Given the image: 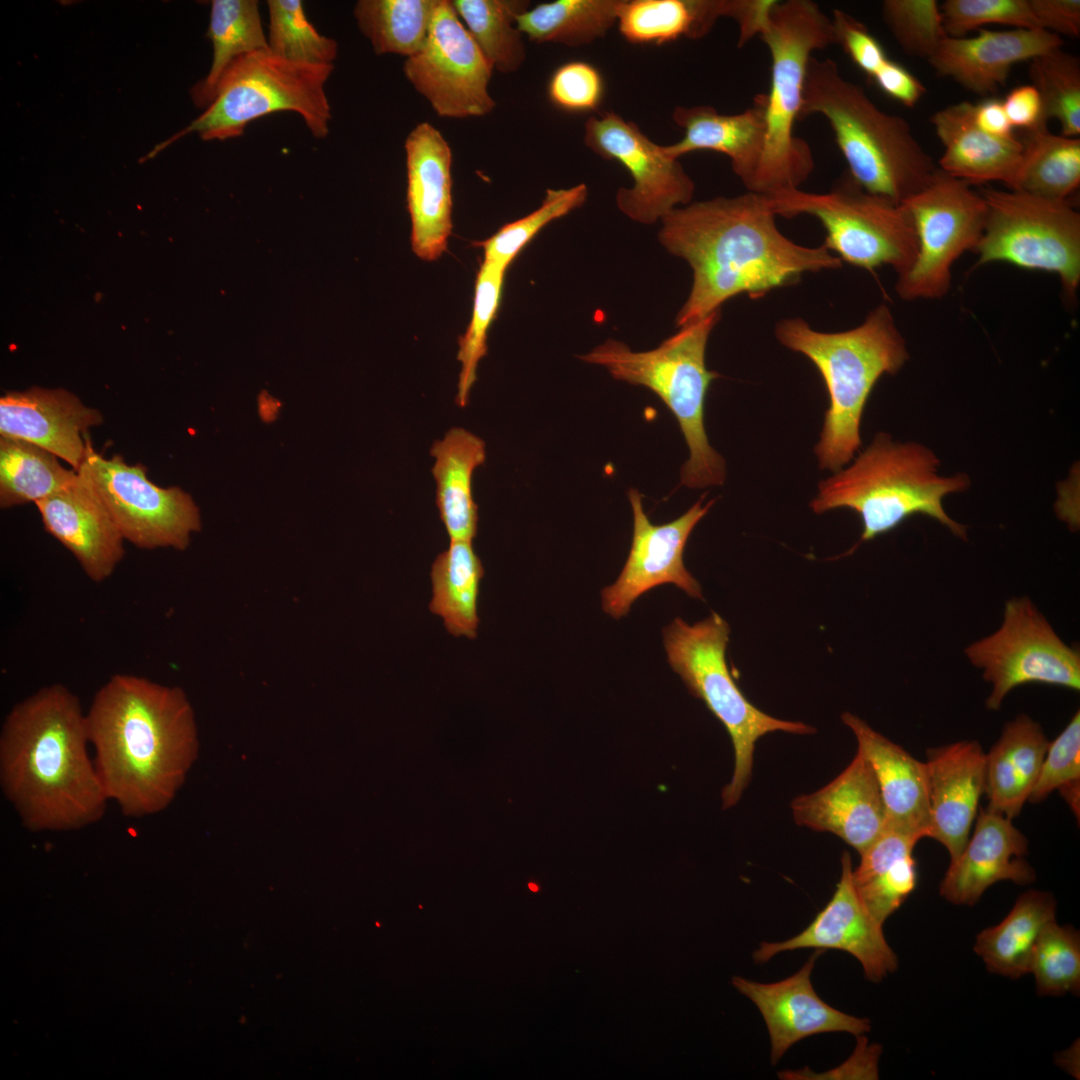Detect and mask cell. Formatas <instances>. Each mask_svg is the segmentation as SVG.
<instances>
[{
  "label": "cell",
  "instance_id": "5",
  "mask_svg": "<svg viewBox=\"0 0 1080 1080\" xmlns=\"http://www.w3.org/2000/svg\"><path fill=\"white\" fill-rule=\"evenodd\" d=\"M814 114L828 121L848 174L871 194L902 204L938 168L909 123L881 110L831 58L812 56L807 64L799 119Z\"/></svg>",
  "mask_w": 1080,
  "mask_h": 1080
},
{
  "label": "cell",
  "instance_id": "17",
  "mask_svg": "<svg viewBox=\"0 0 1080 1080\" xmlns=\"http://www.w3.org/2000/svg\"><path fill=\"white\" fill-rule=\"evenodd\" d=\"M583 143L593 153L620 163L633 184L616 192V205L629 219L654 224L677 207L691 203L695 185L678 159L653 142L632 121L613 111L584 123Z\"/></svg>",
  "mask_w": 1080,
  "mask_h": 1080
},
{
  "label": "cell",
  "instance_id": "6",
  "mask_svg": "<svg viewBox=\"0 0 1080 1080\" xmlns=\"http://www.w3.org/2000/svg\"><path fill=\"white\" fill-rule=\"evenodd\" d=\"M939 464L925 445L895 442L879 432L849 467L819 482L810 507L817 514L849 508L860 516L862 534L851 551L914 514L929 516L954 536L966 539V526L946 513L943 499L968 489L970 478L965 473L942 476Z\"/></svg>",
  "mask_w": 1080,
  "mask_h": 1080
},
{
  "label": "cell",
  "instance_id": "44",
  "mask_svg": "<svg viewBox=\"0 0 1080 1080\" xmlns=\"http://www.w3.org/2000/svg\"><path fill=\"white\" fill-rule=\"evenodd\" d=\"M505 270L482 262L475 282L474 304L469 326L459 339L457 359L461 363L456 403L465 407L476 381V370L487 353V333L498 311Z\"/></svg>",
  "mask_w": 1080,
  "mask_h": 1080
},
{
  "label": "cell",
  "instance_id": "38",
  "mask_svg": "<svg viewBox=\"0 0 1080 1080\" xmlns=\"http://www.w3.org/2000/svg\"><path fill=\"white\" fill-rule=\"evenodd\" d=\"M1023 143L1022 163L1011 190L1067 201L1080 184L1079 137L1053 134L1044 124L1028 131Z\"/></svg>",
  "mask_w": 1080,
  "mask_h": 1080
},
{
  "label": "cell",
  "instance_id": "52",
  "mask_svg": "<svg viewBox=\"0 0 1080 1080\" xmlns=\"http://www.w3.org/2000/svg\"><path fill=\"white\" fill-rule=\"evenodd\" d=\"M837 45L870 78L889 59L886 52L868 28L850 14L835 9L831 18Z\"/></svg>",
  "mask_w": 1080,
  "mask_h": 1080
},
{
  "label": "cell",
  "instance_id": "41",
  "mask_svg": "<svg viewBox=\"0 0 1080 1080\" xmlns=\"http://www.w3.org/2000/svg\"><path fill=\"white\" fill-rule=\"evenodd\" d=\"M451 3L493 70L512 73L522 66L526 49L515 21L518 14L529 8V1L452 0Z\"/></svg>",
  "mask_w": 1080,
  "mask_h": 1080
},
{
  "label": "cell",
  "instance_id": "33",
  "mask_svg": "<svg viewBox=\"0 0 1080 1080\" xmlns=\"http://www.w3.org/2000/svg\"><path fill=\"white\" fill-rule=\"evenodd\" d=\"M1055 912L1051 893L1028 890L1000 923L977 934L974 951L989 972L1018 979L1029 973L1033 950L1046 925L1055 920Z\"/></svg>",
  "mask_w": 1080,
  "mask_h": 1080
},
{
  "label": "cell",
  "instance_id": "19",
  "mask_svg": "<svg viewBox=\"0 0 1080 1080\" xmlns=\"http://www.w3.org/2000/svg\"><path fill=\"white\" fill-rule=\"evenodd\" d=\"M841 877L827 905L806 929L781 942H762L754 952L764 963L780 952L815 948L845 951L862 965L866 978L879 982L898 966L883 929L861 902L852 879V861L845 851L841 857Z\"/></svg>",
  "mask_w": 1080,
  "mask_h": 1080
},
{
  "label": "cell",
  "instance_id": "12",
  "mask_svg": "<svg viewBox=\"0 0 1080 1080\" xmlns=\"http://www.w3.org/2000/svg\"><path fill=\"white\" fill-rule=\"evenodd\" d=\"M982 236L973 249L977 264L1005 262L1054 273L1063 294L1074 301L1080 285V214L1067 201L1015 190L985 188Z\"/></svg>",
  "mask_w": 1080,
  "mask_h": 1080
},
{
  "label": "cell",
  "instance_id": "22",
  "mask_svg": "<svg viewBox=\"0 0 1080 1080\" xmlns=\"http://www.w3.org/2000/svg\"><path fill=\"white\" fill-rule=\"evenodd\" d=\"M102 422L99 410L62 388L35 386L0 398V436L38 445L76 471L85 456L89 429Z\"/></svg>",
  "mask_w": 1080,
  "mask_h": 1080
},
{
  "label": "cell",
  "instance_id": "32",
  "mask_svg": "<svg viewBox=\"0 0 1080 1080\" xmlns=\"http://www.w3.org/2000/svg\"><path fill=\"white\" fill-rule=\"evenodd\" d=\"M435 458L436 505L450 541H472L478 530V506L473 498V474L485 462V442L455 427L431 447Z\"/></svg>",
  "mask_w": 1080,
  "mask_h": 1080
},
{
  "label": "cell",
  "instance_id": "2",
  "mask_svg": "<svg viewBox=\"0 0 1080 1080\" xmlns=\"http://www.w3.org/2000/svg\"><path fill=\"white\" fill-rule=\"evenodd\" d=\"M86 712L60 683L16 703L0 731V787L32 832L75 831L100 821L109 802L93 758Z\"/></svg>",
  "mask_w": 1080,
  "mask_h": 1080
},
{
  "label": "cell",
  "instance_id": "16",
  "mask_svg": "<svg viewBox=\"0 0 1080 1080\" xmlns=\"http://www.w3.org/2000/svg\"><path fill=\"white\" fill-rule=\"evenodd\" d=\"M403 71L441 117H481L495 108L493 68L449 0H437L424 44Z\"/></svg>",
  "mask_w": 1080,
  "mask_h": 1080
},
{
  "label": "cell",
  "instance_id": "46",
  "mask_svg": "<svg viewBox=\"0 0 1080 1080\" xmlns=\"http://www.w3.org/2000/svg\"><path fill=\"white\" fill-rule=\"evenodd\" d=\"M1029 973L1039 996L1080 992V934L1071 925L1049 922L1033 950Z\"/></svg>",
  "mask_w": 1080,
  "mask_h": 1080
},
{
  "label": "cell",
  "instance_id": "50",
  "mask_svg": "<svg viewBox=\"0 0 1080 1080\" xmlns=\"http://www.w3.org/2000/svg\"><path fill=\"white\" fill-rule=\"evenodd\" d=\"M1080 781V713L1077 711L1064 730L1049 743L1039 776L1028 798L1040 803L1052 791Z\"/></svg>",
  "mask_w": 1080,
  "mask_h": 1080
},
{
  "label": "cell",
  "instance_id": "29",
  "mask_svg": "<svg viewBox=\"0 0 1080 1080\" xmlns=\"http://www.w3.org/2000/svg\"><path fill=\"white\" fill-rule=\"evenodd\" d=\"M841 719L854 733L857 750L874 772L885 809L886 828L919 840L928 837L930 810L925 762L914 758L858 716L845 712Z\"/></svg>",
  "mask_w": 1080,
  "mask_h": 1080
},
{
  "label": "cell",
  "instance_id": "53",
  "mask_svg": "<svg viewBox=\"0 0 1080 1080\" xmlns=\"http://www.w3.org/2000/svg\"><path fill=\"white\" fill-rule=\"evenodd\" d=\"M1041 29L1078 38L1080 36L1079 0H1028Z\"/></svg>",
  "mask_w": 1080,
  "mask_h": 1080
},
{
  "label": "cell",
  "instance_id": "43",
  "mask_svg": "<svg viewBox=\"0 0 1080 1080\" xmlns=\"http://www.w3.org/2000/svg\"><path fill=\"white\" fill-rule=\"evenodd\" d=\"M588 188L579 183L570 188L547 189L541 205L526 216L502 226L490 238L475 243L483 248L484 262L503 270L520 251L550 222L581 207L587 200Z\"/></svg>",
  "mask_w": 1080,
  "mask_h": 1080
},
{
  "label": "cell",
  "instance_id": "8",
  "mask_svg": "<svg viewBox=\"0 0 1080 1080\" xmlns=\"http://www.w3.org/2000/svg\"><path fill=\"white\" fill-rule=\"evenodd\" d=\"M758 36L771 56L762 159L748 192L772 195L799 189L814 168L809 144L794 135L807 64L815 50L837 45L832 20L811 0H773Z\"/></svg>",
  "mask_w": 1080,
  "mask_h": 1080
},
{
  "label": "cell",
  "instance_id": "23",
  "mask_svg": "<svg viewBox=\"0 0 1080 1080\" xmlns=\"http://www.w3.org/2000/svg\"><path fill=\"white\" fill-rule=\"evenodd\" d=\"M1028 840L1012 820L980 808L972 836L940 883V895L956 905L972 906L993 884L1008 880L1018 885L1035 881L1025 860Z\"/></svg>",
  "mask_w": 1080,
  "mask_h": 1080
},
{
  "label": "cell",
  "instance_id": "10",
  "mask_svg": "<svg viewBox=\"0 0 1080 1080\" xmlns=\"http://www.w3.org/2000/svg\"><path fill=\"white\" fill-rule=\"evenodd\" d=\"M333 69L289 61L269 49L243 55L227 68L207 109L149 157L193 132L203 140L239 137L251 121L279 111L296 112L315 138H324L331 119L325 84Z\"/></svg>",
  "mask_w": 1080,
  "mask_h": 1080
},
{
  "label": "cell",
  "instance_id": "18",
  "mask_svg": "<svg viewBox=\"0 0 1080 1080\" xmlns=\"http://www.w3.org/2000/svg\"><path fill=\"white\" fill-rule=\"evenodd\" d=\"M628 498L633 511L631 546L617 580L601 591L603 610L620 619L640 596L663 584H673L690 597L702 600L701 586L686 569L683 553L692 530L715 500L703 506L705 495H702L677 519L655 525L643 509L642 494L630 488Z\"/></svg>",
  "mask_w": 1080,
  "mask_h": 1080
},
{
  "label": "cell",
  "instance_id": "13",
  "mask_svg": "<svg viewBox=\"0 0 1080 1080\" xmlns=\"http://www.w3.org/2000/svg\"><path fill=\"white\" fill-rule=\"evenodd\" d=\"M902 205L909 213L917 239L910 268L895 285L906 301L940 299L951 287L952 266L973 251L986 222L987 205L967 182L937 168L930 182Z\"/></svg>",
  "mask_w": 1080,
  "mask_h": 1080
},
{
  "label": "cell",
  "instance_id": "37",
  "mask_svg": "<svg viewBox=\"0 0 1080 1080\" xmlns=\"http://www.w3.org/2000/svg\"><path fill=\"white\" fill-rule=\"evenodd\" d=\"M207 36L213 47L212 64L191 92L200 106L212 102L223 74L237 58L269 49L256 0L212 1Z\"/></svg>",
  "mask_w": 1080,
  "mask_h": 1080
},
{
  "label": "cell",
  "instance_id": "36",
  "mask_svg": "<svg viewBox=\"0 0 1080 1080\" xmlns=\"http://www.w3.org/2000/svg\"><path fill=\"white\" fill-rule=\"evenodd\" d=\"M622 0H556L516 16L518 30L537 43L589 45L617 24Z\"/></svg>",
  "mask_w": 1080,
  "mask_h": 1080
},
{
  "label": "cell",
  "instance_id": "27",
  "mask_svg": "<svg viewBox=\"0 0 1080 1080\" xmlns=\"http://www.w3.org/2000/svg\"><path fill=\"white\" fill-rule=\"evenodd\" d=\"M1060 36L1044 29L994 31L980 29L974 37H949L928 62L938 75L965 89L988 96L1005 85L1012 67L1061 48Z\"/></svg>",
  "mask_w": 1080,
  "mask_h": 1080
},
{
  "label": "cell",
  "instance_id": "51",
  "mask_svg": "<svg viewBox=\"0 0 1080 1080\" xmlns=\"http://www.w3.org/2000/svg\"><path fill=\"white\" fill-rule=\"evenodd\" d=\"M548 95L557 107L569 112L596 110L603 99L604 81L599 70L585 61L559 66L548 83Z\"/></svg>",
  "mask_w": 1080,
  "mask_h": 1080
},
{
  "label": "cell",
  "instance_id": "55",
  "mask_svg": "<svg viewBox=\"0 0 1080 1080\" xmlns=\"http://www.w3.org/2000/svg\"><path fill=\"white\" fill-rule=\"evenodd\" d=\"M1002 102L1013 128L1020 127L1031 131L1047 124L1043 119L1040 94L1032 84L1015 87Z\"/></svg>",
  "mask_w": 1080,
  "mask_h": 1080
},
{
  "label": "cell",
  "instance_id": "54",
  "mask_svg": "<svg viewBox=\"0 0 1080 1080\" xmlns=\"http://www.w3.org/2000/svg\"><path fill=\"white\" fill-rule=\"evenodd\" d=\"M878 88L902 105L914 107L926 92L923 83L903 65L888 59L871 78Z\"/></svg>",
  "mask_w": 1080,
  "mask_h": 1080
},
{
  "label": "cell",
  "instance_id": "20",
  "mask_svg": "<svg viewBox=\"0 0 1080 1080\" xmlns=\"http://www.w3.org/2000/svg\"><path fill=\"white\" fill-rule=\"evenodd\" d=\"M822 949L810 956L792 976L773 983L733 977L734 987L759 1009L771 1043V1062L776 1064L798 1041L820 1033L848 1032L855 1036L870 1031V1021L831 1007L815 992L811 983L814 964Z\"/></svg>",
  "mask_w": 1080,
  "mask_h": 1080
},
{
  "label": "cell",
  "instance_id": "40",
  "mask_svg": "<svg viewBox=\"0 0 1080 1080\" xmlns=\"http://www.w3.org/2000/svg\"><path fill=\"white\" fill-rule=\"evenodd\" d=\"M437 0H359L354 17L376 54L406 58L424 44Z\"/></svg>",
  "mask_w": 1080,
  "mask_h": 1080
},
{
  "label": "cell",
  "instance_id": "11",
  "mask_svg": "<svg viewBox=\"0 0 1080 1080\" xmlns=\"http://www.w3.org/2000/svg\"><path fill=\"white\" fill-rule=\"evenodd\" d=\"M766 196L776 216L817 218L826 232L823 245L842 262L866 270L886 265L899 276L915 259L917 239L905 207L865 191L847 171L826 193L793 189Z\"/></svg>",
  "mask_w": 1080,
  "mask_h": 1080
},
{
  "label": "cell",
  "instance_id": "9",
  "mask_svg": "<svg viewBox=\"0 0 1080 1080\" xmlns=\"http://www.w3.org/2000/svg\"><path fill=\"white\" fill-rule=\"evenodd\" d=\"M730 627L716 612L692 625L677 617L663 628V643L670 667L689 693L704 702L723 724L734 749V769L722 790L723 808L738 803L747 788L757 741L782 731L812 734L816 729L800 721L775 718L758 709L742 693L726 662Z\"/></svg>",
  "mask_w": 1080,
  "mask_h": 1080
},
{
  "label": "cell",
  "instance_id": "47",
  "mask_svg": "<svg viewBox=\"0 0 1080 1080\" xmlns=\"http://www.w3.org/2000/svg\"><path fill=\"white\" fill-rule=\"evenodd\" d=\"M883 21L902 50L930 59L948 36L936 0H885Z\"/></svg>",
  "mask_w": 1080,
  "mask_h": 1080
},
{
  "label": "cell",
  "instance_id": "45",
  "mask_svg": "<svg viewBox=\"0 0 1080 1080\" xmlns=\"http://www.w3.org/2000/svg\"><path fill=\"white\" fill-rule=\"evenodd\" d=\"M268 48L273 54L293 62L331 65L337 57V42L321 35L307 19L300 0H269Z\"/></svg>",
  "mask_w": 1080,
  "mask_h": 1080
},
{
  "label": "cell",
  "instance_id": "24",
  "mask_svg": "<svg viewBox=\"0 0 1080 1080\" xmlns=\"http://www.w3.org/2000/svg\"><path fill=\"white\" fill-rule=\"evenodd\" d=\"M794 821L841 838L859 854L886 828V816L874 772L857 750L848 766L832 781L791 802Z\"/></svg>",
  "mask_w": 1080,
  "mask_h": 1080
},
{
  "label": "cell",
  "instance_id": "25",
  "mask_svg": "<svg viewBox=\"0 0 1080 1080\" xmlns=\"http://www.w3.org/2000/svg\"><path fill=\"white\" fill-rule=\"evenodd\" d=\"M930 810L928 837L956 859L965 847L985 790V753L977 741H959L927 750Z\"/></svg>",
  "mask_w": 1080,
  "mask_h": 1080
},
{
  "label": "cell",
  "instance_id": "42",
  "mask_svg": "<svg viewBox=\"0 0 1080 1080\" xmlns=\"http://www.w3.org/2000/svg\"><path fill=\"white\" fill-rule=\"evenodd\" d=\"M1029 77L1038 90L1043 119L1060 123L1062 135L1080 134V60L1061 48L1031 59Z\"/></svg>",
  "mask_w": 1080,
  "mask_h": 1080
},
{
  "label": "cell",
  "instance_id": "7",
  "mask_svg": "<svg viewBox=\"0 0 1080 1080\" xmlns=\"http://www.w3.org/2000/svg\"><path fill=\"white\" fill-rule=\"evenodd\" d=\"M720 316L717 310L686 324L652 350L636 352L608 339L579 357L605 367L617 380L648 388L669 408L689 449L681 468V484L688 488L722 485L726 475L725 461L710 445L704 425L706 395L720 377L707 369L706 347Z\"/></svg>",
  "mask_w": 1080,
  "mask_h": 1080
},
{
  "label": "cell",
  "instance_id": "48",
  "mask_svg": "<svg viewBox=\"0 0 1080 1080\" xmlns=\"http://www.w3.org/2000/svg\"><path fill=\"white\" fill-rule=\"evenodd\" d=\"M940 8L949 37H964L989 24L1041 29L1028 0H947Z\"/></svg>",
  "mask_w": 1080,
  "mask_h": 1080
},
{
  "label": "cell",
  "instance_id": "1",
  "mask_svg": "<svg viewBox=\"0 0 1080 1080\" xmlns=\"http://www.w3.org/2000/svg\"><path fill=\"white\" fill-rule=\"evenodd\" d=\"M775 217L766 195L747 192L689 203L660 220V243L693 272L677 327L720 310L734 296L761 298L796 284L804 273L841 268L823 244L806 247L788 239Z\"/></svg>",
  "mask_w": 1080,
  "mask_h": 1080
},
{
  "label": "cell",
  "instance_id": "3",
  "mask_svg": "<svg viewBox=\"0 0 1080 1080\" xmlns=\"http://www.w3.org/2000/svg\"><path fill=\"white\" fill-rule=\"evenodd\" d=\"M86 721L108 800L130 818L164 810L196 750L193 713L182 690L117 673L95 693Z\"/></svg>",
  "mask_w": 1080,
  "mask_h": 1080
},
{
  "label": "cell",
  "instance_id": "34",
  "mask_svg": "<svg viewBox=\"0 0 1080 1080\" xmlns=\"http://www.w3.org/2000/svg\"><path fill=\"white\" fill-rule=\"evenodd\" d=\"M729 0H622L617 26L632 44H655L681 37H705L721 17H728Z\"/></svg>",
  "mask_w": 1080,
  "mask_h": 1080
},
{
  "label": "cell",
  "instance_id": "35",
  "mask_svg": "<svg viewBox=\"0 0 1080 1080\" xmlns=\"http://www.w3.org/2000/svg\"><path fill=\"white\" fill-rule=\"evenodd\" d=\"M484 568L472 541H450L431 566L429 610L443 619L453 636L477 637L478 598Z\"/></svg>",
  "mask_w": 1080,
  "mask_h": 1080
},
{
  "label": "cell",
  "instance_id": "21",
  "mask_svg": "<svg viewBox=\"0 0 1080 1080\" xmlns=\"http://www.w3.org/2000/svg\"><path fill=\"white\" fill-rule=\"evenodd\" d=\"M407 207L413 252L435 261L446 250L452 230V153L441 132L428 122L405 140Z\"/></svg>",
  "mask_w": 1080,
  "mask_h": 1080
},
{
  "label": "cell",
  "instance_id": "31",
  "mask_svg": "<svg viewBox=\"0 0 1080 1080\" xmlns=\"http://www.w3.org/2000/svg\"><path fill=\"white\" fill-rule=\"evenodd\" d=\"M1049 742L1026 714L1008 721L985 754L987 809L1009 819L1019 815L1037 781Z\"/></svg>",
  "mask_w": 1080,
  "mask_h": 1080
},
{
  "label": "cell",
  "instance_id": "26",
  "mask_svg": "<svg viewBox=\"0 0 1080 1080\" xmlns=\"http://www.w3.org/2000/svg\"><path fill=\"white\" fill-rule=\"evenodd\" d=\"M35 505L44 529L73 554L90 580L100 583L113 574L124 557L125 539L79 473L71 484Z\"/></svg>",
  "mask_w": 1080,
  "mask_h": 1080
},
{
  "label": "cell",
  "instance_id": "56",
  "mask_svg": "<svg viewBox=\"0 0 1080 1080\" xmlns=\"http://www.w3.org/2000/svg\"><path fill=\"white\" fill-rule=\"evenodd\" d=\"M973 120L983 132L999 138L1014 137L1013 127L1006 115L1003 102L998 98H987L974 104Z\"/></svg>",
  "mask_w": 1080,
  "mask_h": 1080
},
{
  "label": "cell",
  "instance_id": "57",
  "mask_svg": "<svg viewBox=\"0 0 1080 1080\" xmlns=\"http://www.w3.org/2000/svg\"><path fill=\"white\" fill-rule=\"evenodd\" d=\"M1060 795L1069 805L1075 817L1079 819L1080 810V781L1071 782L1058 789Z\"/></svg>",
  "mask_w": 1080,
  "mask_h": 1080
},
{
  "label": "cell",
  "instance_id": "49",
  "mask_svg": "<svg viewBox=\"0 0 1080 1080\" xmlns=\"http://www.w3.org/2000/svg\"><path fill=\"white\" fill-rule=\"evenodd\" d=\"M853 883L864 907L883 925L916 888L917 864L907 855Z\"/></svg>",
  "mask_w": 1080,
  "mask_h": 1080
},
{
  "label": "cell",
  "instance_id": "4",
  "mask_svg": "<svg viewBox=\"0 0 1080 1080\" xmlns=\"http://www.w3.org/2000/svg\"><path fill=\"white\" fill-rule=\"evenodd\" d=\"M774 332L783 346L806 356L824 380L830 403L815 453L820 468L836 473L861 447V418L875 384L909 359L906 341L886 304L846 331H817L792 317L780 320Z\"/></svg>",
  "mask_w": 1080,
  "mask_h": 1080
},
{
  "label": "cell",
  "instance_id": "39",
  "mask_svg": "<svg viewBox=\"0 0 1080 1080\" xmlns=\"http://www.w3.org/2000/svg\"><path fill=\"white\" fill-rule=\"evenodd\" d=\"M33 443L0 436V506L8 509L36 503L71 484L77 471Z\"/></svg>",
  "mask_w": 1080,
  "mask_h": 1080
},
{
  "label": "cell",
  "instance_id": "28",
  "mask_svg": "<svg viewBox=\"0 0 1080 1080\" xmlns=\"http://www.w3.org/2000/svg\"><path fill=\"white\" fill-rule=\"evenodd\" d=\"M766 105L767 95L760 93L752 106L736 114H720L708 105L677 106L671 117L684 134L679 141L664 146V151L674 159L700 150L722 153L750 191L764 150Z\"/></svg>",
  "mask_w": 1080,
  "mask_h": 1080
},
{
  "label": "cell",
  "instance_id": "15",
  "mask_svg": "<svg viewBox=\"0 0 1080 1080\" xmlns=\"http://www.w3.org/2000/svg\"><path fill=\"white\" fill-rule=\"evenodd\" d=\"M964 653L992 685L986 700L989 710H999L1007 694L1024 684L1080 689L1079 650L1058 636L1028 597L1006 601L1001 626Z\"/></svg>",
  "mask_w": 1080,
  "mask_h": 1080
},
{
  "label": "cell",
  "instance_id": "30",
  "mask_svg": "<svg viewBox=\"0 0 1080 1080\" xmlns=\"http://www.w3.org/2000/svg\"><path fill=\"white\" fill-rule=\"evenodd\" d=\"M974 104L962 101L935 112L931 124L944 147L939 169L968 184L1001 182L1012 189L1022 163L1024 143L979 129Z\"/></svg>",
  "mask_w": 1080,
  "mask_h": 1080
},
{
  "label": "cell",
  "instance_id": "14",
  "mask_svg": "<svg viewBox=\"0 0 1080 1080\" xmlns=\"http://www.w3.org/2000/svg\"><path fill=\"white\" fill-rule=\"evenodd\" d=\"M77 472L102 500L125 541L138 548L184 550L201 529L190 494L154 484L142 463L130 465L119 454L105 458L94 450L89 434Z\"/></svg>",
  "mask_w": 1080,
  "mask_h": 1080
}]
</instances>
